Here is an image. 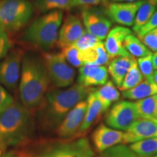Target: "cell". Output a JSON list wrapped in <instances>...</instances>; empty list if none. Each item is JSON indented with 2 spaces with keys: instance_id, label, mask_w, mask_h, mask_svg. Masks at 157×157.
Segmentation results:
<instances>
[{
  "instance_id": "6da1fadb",
  "label": "cell",
  "mask_w": 157,
  "mask_h": 157,
  "mask_svg": "<svg viewBox=\"0 0 157 157\" xmlns=\"http://www.w3.org/2000/svg\"><path fill=\"white\" fill-rule=\"evenodd\" d=\"M50 80L42 58L31 54L23 56L19 80L21 103L27 109L40 107Z\"/></svg>"
},
{
  "instance_id": "7a4b0ae2",
  "label": "cell",
  "mask_w": 157,
  "mask_h": 157,
  "mask_svg": "<svg viewBox=\"0 0 157 157\" xmlns=\"http://www.w3.org/2000/svg\"><path fill=\"white\" fill-rule=\"evenodd\" d=\"M93 87H86L75 84L64 90H58L46 94L41 105L40 121L46 129H56L67 113L78 103L93 91Z\"/></svg>"
},
{
  "instance_id": "3957f363",
  "label": "cell",
  "mask_w": 157,
  "mask_h": 157,
  "mask_svg": "<svg viewBox=\"0 0 157 157\" xmlns=\"http://www.w3.org/2000/svg\"><path fill=\"white\" fill-rule=\"evenodd\" d=\"M34 122L30 110L15 101L0 113V148L18 146L32 136Z\"/></svg>"
},
{
  "instance_id": "277c9868",
  "label": "cell",
  "mask_w": 157,
  "mask_h": 157,
  "mask_svg": "<svg viewBox=\"0 0 157 157\" xmlns=\"http://www.w3.org/2000/svg\"><path fill=\"white\" fill-rule=\"evenodd\" d=\"M63 21V12L54 10L34 20L23 33L22 40L43 50L57 44L59 30Z\"/></svg>"
},
{
  "instance_id": "5b68a950",
  "label": "cell",
  "mask_w": 157,
  "mask_h": 157,
  "mask_svg": "<svg viewBox=\"0 0 157 157\" xmlns=\"http://www.w3.org/2000/svg\"><path fill=\"white\" fill-rule=\"evenodd\" d=\"M23 155L25 157H95L89 140L83 137L42 143L31 154Z\"/></svg>"
},
{
  "instance_id": "8992f818",
  "label": "cell",
  "mask_w": 157,
  "mask_h": 157,
  "mask_svg": "<svg viewBox=\"0 0 157 157\" xmlns=\"http://www.w3.org/2000/svg\"><path fill=\"white\" fill-rule=\"evenodd\" d=\"M34 12L28 0H0V29L15 33L30 21Z\"/></svg>"
},
{
  "instance_id": "52a82bcc",
  "label": "cell",
  "mask_w": 157,
  "mask_h": 157,
  "mask_svg": "<svg viewBox=\"0 0 157 157\" xmlns=\"http://www.w3.org/2000/svg\"><path fill=\"white\" fill-rule=\"evenodd\" d=\"M42 59L50 82L56 87L64 88L73 84L76 71L62 52H44Z\"/></svg>"
},
{
  "instance_id": "ba28073f",
  "label": "cell",
  "mask_w": 157,
  "mask_h": 157,
  "mask_svg": "<svg viewBox=\"0 0 157 157\" xmlns=\"http://www.w3.org/2000/svg\"><path fill=\"white\" fill-rule=\"evenodd\" d=\"M106 112L105 124L113 129L121 131H126L139 119L134 102L129 101L117 102Z\"/></svg>"
},
{
  "instance_id": "9c48e42d",
  "label": "cell",
  "mask_w": 157,
  "mask_h": 157,
  "mask_svg": "<svg viewBox=\"0 0 157 157\" xmlns=\"http://www.w3.org/2000/svg\"><path fill=\"white\" fill-rule=\"evenodd\" d=\"M23 52L19 49L10 50L0 61V84L10 90L16 89L21 76Z\"/></svg>"
},
{
  "instance_id": "30bf717a",
  "label": "cell",
  "mask_w": 157,
  "mask_h": 157,
  "mask_svg": "<svg viewBox=\"0 0 157 157\" xmlns=\"http://www.w3.org/2000/svg\"><path fill=\"white\" fill-rule=\"evenodd\" d=\"M143 0L134 2H109L106 5L105 14L111 21L122 26H132L134 24L135 15Z\"/></svg>"
},
{
  "instance_id": "8fae6325",
  "label": "cell",
  "mask_w": 157,
  "mask_h": 157,
  "mask_svg": "<svg viewBox=\"0 0 157 157\" xmlns=\"http://www.w3.org/2000/svg\"><path fill=\"white\" fill-rule=\"evenodd\" d=\"M87 110V101H82L67 113L56 130V134L61 138L74 137L83 122Z\"/></svg>"
},
{
  "instance_id": "7c38bea8",
  "label": "cell",
  "mask_w": 157,
  "mask_h": 157,
  "mask_svg": "<svg viewBox=\"0 0 157 157\" xmlns=\"http://www.w3.org/2000/svg\"><path fill=\"white\" fill-rule=\"evenodd\" d=\"M82 23L88 33L103 41L106 38L112 21L100 12L95 10H84L82 13Z\"/></svg>"
},
{
  "instance_id": "4fadbf2b",
  "label": "cell",
  "mask_w": 157,
  "mask_h": 157,
  "mask_svg": "<svg viewBox=\"0 0 157 157\" xmlns=\"http://www.w3.org/2000/svg\"><path fill=\"white\" fill-rule=\"evenodd\" d=\"M82 21L79 17L70 15L63 21L59 30L57 44L60 48L73 44L85 32Z\"/></svg>"
},
{
  "instance_id": "5bb4252c",
  "label": "cell",
  "mask_w": 157,
  "mask_h": 157,
  "mask_svg": "<svg viewBox=\"0 0 157 157\" xmlns=\"http://www.w3.org/2000/svg\"><path fill=\"white\" fill-rule=\"evenodd\" d=\"M124 132L110 128L104 124H101L92 135V140L95 150L102 153L111 147L122 143Z\"/></svg>"
},
{
  "instance_id": "9a60e30c",
  "label": "cell",
  "mask_w": 157,
  "mask_h": 157,
  "mask_svg": "<svg viewBox=\"0 0 157 157\" xmlns=\"http://www.w3.org/2000/svg\"><path fill=\"white\" fill-rule=\"evenodd\" d=\"M131 34H132V31L130 29L122 25H117L110 29L104 42L105 49L110 59L130 56L124 48V42L127 35Z\"/></svg>"
},
{
  "instance_id": "2e32d148",
  "label": "cell",
  "mask_w": 157,
  "mask_h": 157,
  "mask_svg": "<svg viewBox=\"0 0 157 157\" xmlns=\"http://www.w3.org/2000/svg\"><path fill=\"white\" fill-rule=\"evenodd\" d=\"M157 137V123L138 119L124 132L121 144H132L145 139Z\"/></svg>"
},
{
  "instance_id": "e0dca14e",
  "label": "cell",
  "mask_w": 157,
  "mask_h": 157,
  "mask_svg": "<svg viewBox=\"0 0 157 157\" xmlns=\"http://www.w3.org/2000/svg\"><path fill=\"white\" fill-rule=\"evenodd\" d=\"M109 74L105 66L84 64L78 69L77 84L86 87L103 85L109 81Z\"/></svg>"
},
{
  "instance_id": "ac0fdd59",
  "label": "cell",
  "mask_w": 157,
  "mask_h": 157,
  "mask_svg": "<svg viewBox=\"0 0 157 157\" xmlns=\"http://www.w3.org/2000/svg\"><path fill=\"white\" fill-rule=\"evenodd\" d=\"M87 100V110H86L85 115L83 122H82L81 127L78 129V132L74 137H82L83 133H85L87 131L95 124V121H98L99 117L103 113L102 111V105L100 101L96 97L94 93V90L92 91L87 97L86 98Z\"/></svg>"
},
{
  "instance_id": "d6986e66",
  "label": "cell",
  "mask_w": 157,
  "mask_h": 157,
  "mask_svg": "<svg viewBox=\"0 0 157 157\" xmlns=\"http://www.w3.org/2000/svg\"><path fill=\"white\" fill-rule=\"evenodd\" d=\"M135 60L136 59L132 56H127L117 57L109 63L108 71L116 87H121L127 71Z\"/></svg>"
},
{
  "instance_id": "ffe728a7",
  "label": "cell",
  "mask_w": 157,
  "mask_h": 157,
  "mask_svg": "<svg viewBox=\"0 0 157 157\" xmlns=\"http://www.w3.org/2000/svg\"><path fill=\"white\" fill-rule=\"evenodd\" d=\"M94 93L101 103L103 113H105L112 105V103L119 101L120 92L112 81H108L97 90H94Z\"/></svg>"
},
{
  "instance_id": "44dd1931",
  "label": "cell",
  "mask_w": 157,
  "mask_h": 157,
  "mask_svg": "<svg viewBox=\"0 0 157 157\" xmlns=\"http://www.w3.org/2000/svg\"><path fill=\"white\" fill-rule=\"evenodd\" d=\"M157 95V84L154 82L143 79L138 85L122 92V98L130 101H138Z\"/></svg>"
},
{
  "instance_id": "7402d4cb",
  "label": "cell",
  "mask_w": 157,
  "mask_h": 157,
  "mask_svg": "<svg viewBox=\"0 0 157 157\" xmlns=\"http://www.w3.org/2000/svg\"><path fill=\"white\" fill-rule=\"evenodd\" d=\"M139 119L157 123V95L134 102Z\"/></svg>"
},
{
  "instance_id": "603a6c76",
  "label": "cell",
  "mask_w": 157,
  "mask_h": 157,
  "mask_svg": "<svg viewBox=\"0 0 157 157\" xmlns=\"http://www.w3.org/2000/svg\"><path fill=\"white\" fill-rule=\"evenodd\" d=\"M157 2L152 0H143V3L137 10L135 15L134 24H133V31L135 33L138 32L141 28H143L156 10Z\"/></svg>"
},
{
  "instance_id": "cb8c5ba5",
  "label": "cell",
  "mask_w": 157,
  "mask_h": 157,
  "mask_svg": "<svg viewBox=\"0 0 157 157\" xmlns=\"http://www.w3.org/2000/svg\"><path fill=\"white\" fill-rule=\"evenodd\" d=\"M82 52L84 53V64L104 66L109 64L111 60L105 49L103 41L98 43L94 48Z\"/></svg>"
},
{
  "instance_id": "d4e9b609",
  "label": "cell",
  "mask_w": 157,
  "mask_h": 157,
  "mask_svg": "<svg viewBox=\"0 0 157 157\" xmlns=\"http://www.w3.org/2000/svg\"><path fill=\"white\" fill-rule=\"evenodd\" d=\"M33 7L39 13L68 10L74 8L73 0H34Z\"/></svg>"
},
{
  "instance_id": "484cf974",
  "label": "cell",
  "mask_w": 157,
  "mask_h": 157,
  "mask_svg": "<svg viewBox=\"0 0 157 157\" xmlns=\"http://www.w3.org/2000/svg\"><path fill=\"white\" fill-rule=\"evenodd\" d=\"M124 45L127 52L134 58H143L152 54L142 41L133 34L127 35L124 42Z\"/></svg>"
},
{
  "instance_id": "4316f807",
  "label": "cell",
  "mask_w": 157,
  "mask_h": 157,
  "mask_svg": "<svg viewBox=\"0 0 157 157\" xmlns=\"http://www.w3.org/2000/svg\"><path fill=\"white\" fill-rule=\"evenodd\" d=\"M129 147L137 154L154 156L157 154V137L133 143L129 145Z\"/></svg>"
},
{
  "instance_id": "83f0119b",
  "label": "cell",
  "mask_w": 157,
  "mask_h": 157,
  "mask_svg": "<svg viewBox=\"0 0 157 157\" xmlns=\"http://www.w3.org/2000/svg\"><path fill=\"white\" fill-rule=\"evenodd\" d=\"M143 80V77L139 70L137 60L133 63L124 78L121 87L119 88L121 92L127 91L132 88L136 87Z\"/></svg>"
},
{
  "instance_id": "f1b7e54d",
  "label": "cell",
  "mask_w": 157,
  "mask_h": 157,
  "mask_svg": "<svg viewBox=\"0 0 157 157\" xmlns=\"http://www.w3.org/2000/svg\"><path fill=\"white\" fill-rule=\"evenodd\" d=\"M61 52L72 67L80 68L84 65L83 52L76 48L74 44L63 48Z\"/></svg>"
},
{
  "instance_id": "f546056e",
  "label": "cell",
  "mask_w": 157,
  "mask_h": 157,
  "mask_svg": "<svg viewBox=\"0 0 157 157\" xmlns=\"http://www.w3.org/2000/svg\"><path fill=\"white\" fill-rule=\"evenodd\" d=\"M98 157H154L137 154L125 144H118L100 153Z\"/></svg>"
},
{
  "instance_id": "4dcf8cb0",
  "label": "cell",
  "mask_w": 157,
  "mask_h": 157,
  "mask_svg": "<svg viewBox=\"0 0 157 157\" xmlns=\"http://www.w3.org/2000/svg\"><path fill=\"white\" fill-rule=\"evenodd\" d=\"M137 63L143 79L148 80L149 82H154V68L152 62V54L138 58Z\"/></svg>"
},
{
  "instance_id": "1f68e13d",
  "label": "cell",
  "mask_w": 157,
  "mask_h": 157,
  "mask_svg": "<svg viewBox=\"0 0 157 157\" xmlns=\"http://www.w3.org/2000/svg\"><path fill=\"white\" fill-rule=\"evenodd\" d=\"M101 42H102L101 40L85 31L83 35L73 44L79 50L86 51L94 48Z\"/></svg>"
},
{
  "instance_id": "d6a6232c",
  "label": "cell",
  "mask_w": 157,
  "mask_h": 157,
  "mask_svg": "<svg viewBox=\"0 0 157 157\" xmlns=\"http://www.w3.org/2000/svg\"><path fill=\"white\" fill-rule=\"evenodd\" d=\"M13 44L7 32L0 29V61L9 53Z\"/></svg>"
},
{
  "instance_id": "836d02e7",
  "label": "cell",
  "mask_w": 157,
  "mask_h": 157,
  "mask_svg": "<svg viewBox=\"0 0 157 157\" xmlns=\"http://www.w3.org/2000/svg\"><path fill=\"white\" fill-rule=\"evenodd\" d=\"M139 39L151 52H157V35L154 30L146 33Z\"/></svg>"
},
{
  "instance_id": "e575fe53",
  "label": "cell",
  "mask_w": 157,
  "mask_h": 157,
  "mask_svg": "<svg viewBox=\"0 0 157 157\" xmlns=\"http://www.w3.org/2000/svg\"><path fill=\"white\" fill-rule=\"evenodd\" d=\"M14 101L13 96L0 84V113Z\"/></svg>"
},
{
  "instance_id": "d590c367",
  "label": "cell",
  "mask_w": 157,
  "mask_h": 157,
  "mask_svg": "<svg viewBox=\"0 0 157 157\" xmlns=\"http://www.w3.org/2000/svg\"><path fill=\"white\" fill-rule=\"evenodd\" d=\"M156 28H157V10H156V11L154 12V13L153 14L150 20L147 22L146 24L143 28H141L140 30L137 33V36L138 38H140L141 36L146 34V33L154 30Z\"/></svg>"
},
{
  "instance_id": "8d00e7d4",
  "label": "cell",
  "mask_w": 157,
  "mask_h": 157,
  "mask_svg": "<svg viewBox=\"0 0 157 157\" xmlns=\"http://www.w3.org/2000/svg\"><path fill=\"white\" fill-rule=\"evenodd\" d=\"M102 0H73L74 7L78 6L89 7V6H95L101 4Z\"/></svg>"
},
{
  "instance_id": "74e56055",
  "label": "cell",
  "mask_w": 157,
  "mask_h": 157,
  "mask_svg": "<svg viewBox=\"0 0 157 157\" xmlns=\"http://www.w3.org/2000/svg\"><path fill=\"white\" fill-rule=\"evenodd\" d=\"M3 157H25L23 154H16L15 152H9L5 154Z\"/></svg>"
},
{
  "instance_id": "f35d334b",
  "label": "cell",
  "mask_w": 157,
  "mask_h": 157,
  "mask_svg": "<svg viewBox=\"0 0 157 157\" xmlns=\"http://www.w3.org/2000/svg\"><path fill=\"white\" fill-rule=\"evenodd\" d=\"M152 62L154 68L155 70H157V52L152 54Z\"/></svg>"
},
{
  "instance_id": "ab89813d",
  "label": "cell",
  "mask_w": 157,
  "mask_h": 157,
  "mask_svg": "<svg viewBox=\"0 0 157 157\" xmlns=\"http://www.w3.org/2000/svg\"><path fill=\"white\" fill-rule=\"evenodd\" d=\"M111 2H134L140 0H110Z\"/></svg>"
},
{
  "instance_id": "60d3db41",
  "label": "cell",
  "mask_w": 157,
  "mask_h": 157,
  "mask_svg": "<svg viewBox=\"0 0 157 157\" xmlns=\"http://www.w3.org/2000/svg\"><path fill=\"white\" fill-rule=\"evenodd\" d=\"M154 82L157 84V70L154 71Z\"/></svg>"
},
{
  "instance_id": "b9f144b4",
  "label": "cell",
  "mask_w": 157,
  "mask_h": 157,
  "mask_svg": "<svg viewBox=\"0 0 157 157\" xmlns=\"http://www.w3.org/2000/svg\"><path fill=\"white\" fill-rule=\"evenodd\" d=\"M110 2V0H102V2H101V3L103 4V5H106L108 3H109Z\"/></svg>"
},
{
  "instance_id": "7bdbcfd3",
  "label": "cell",
  "mask_w": 157,
  "mask_h": 157,
  "mask_svg": "<svg viewBox=\"0 0 157 157\" xmlns=\"http://www.w3.org/2000/svg\"><path fill=\"white\" fill-rule=\"evenodd\" d=\"M154 31H155V33H156V35H157V28H156L155 29H154Z\"/></svg>"
},
{
  "instance_id": "ee69618b",
  "label": "cell",
  "mask_w": 157,
  "mask_h": 157,
  "mask_svg": "<svg viewBox=\"0 0 157 157\" xmlns=\"http://www.w3.org/2000/svg\"><path fill=\"white\" fill-rule=\"evenodd\" d=\"M0 157H2V150H1V148H0Z\"/></svg>"
},
{
  "instance_id": "f6af8a7d",
  "label": "cell",
  "mask_w": 157,
  "mask_h": 157,
  "mask_svg": "<svg viewBox=\"0 0 157 157\" xmlns=\"http://www.w3.org/2000/svg\"><path fill=\"white\" fill-rule=\"evenodd\" d=\"M156 115H157V104H156Z\"/></svg>"
},
{
  "instance_id": "bcb514c9",
  "label": "cell",
  "mask_w": 157,
  "mask_h": 157,
  "mask_svg": "<svg viewBox=\"0 0 157 157\" xmlns=\"http://www.w3.org/2000/svg\"><path fill=\"white\" fill-rule=\"evenodd\" d=\"M152 1H154V2H157V0H152Z\"/></svg>"
},
{
  "instance_id": "7dc6e473",
  "label": "cell",
  "mask_w": 157,
  "mask_h": 157,
  "mask_svg": "<svg viewBox=\"0 0 157 157\" xmlns=\"http://www.w3.org/2000/svg\"><path fill=\"white\" fill-rule=\"evenodd\" d=\"M154 157H157V154H156V155H155Z\"/></svg>"
}]
</instances>
